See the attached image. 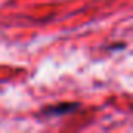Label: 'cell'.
Listing matches in <instances>:
<instances>
[{"mask_svg":"<svg viewBox=\"0 0 133 133\" xmlns=\"http://www.w3.org/2000/svg\"><path fill=\"white\" fill-rule=\"evenodd\" d=\"M78 108H80V103H77V102H61V103L44 107L41 110V114L47 116V117H56V116H64V114L74 113Z\"/></svg>","mask_w":133,"mask_h":133,"instance_id":"obj_1","label":"cell"}]
</instances>
